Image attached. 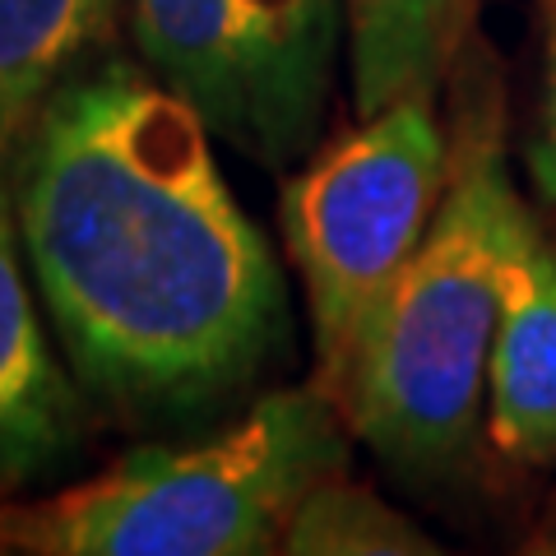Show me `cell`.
I'll return each instance as SVG.
<instances>
[{
	"mask_svg": "<svg viewBox=\"0 0 556 556\" xmlns=\"http://www.w3.org/2000/svg\"><path fill=\"white\" fill-rule=\"evenodd\" d=\"M38 298L84 394L190 417L288 353V283L214 159V130L139 61L75 70L10 149Z\"/></svg>",
	"mask_w": 556,
	"mask_h": 556,
	"instance_id": "6da1fadb",
	"label": "cell"
},
{
	"mask_svg": "<svg viewBox=\"0 0 556 556\" xmlns=\"http://www.w3.org/2000/svg\"><path fill=\"white\" fill-rule=\"evenodd\" d=\"M348 422L311 390H274L186 445H144L42 501H0V556H260L316 482L348 468Z\"/></svg>",
	"mask_w": 556,
	"mask_h": 556,
	"instance_id": "7a4b0ae2",
	"label": "cell"
},
{
	"mask_svg": "<svg viewBox=\"0 0 556 556\" xmlns=\"http://www.w3.org/2000/svg\"><path fill=\"white\" fill-rule=\"evenodd\" d=\"M529 208L486 126L455 135L445 200L362 343L343 422L380 459L431 473L459 455L486 404V362Z\"/></svg>",
	"mask_w": 556,
	"mask_h": 556,
	"instance_id": "3957f363",
	"label": "cell"
},
{
	"mask_svg": "<svg viewBox=\"0 0 556 556\" xmlns=\"http://www.w3.org/2000/svg\"><path fill=\"white\" fill-rule=\"evenodd\" d=\"M455 135L437 112V93H408L357 126L311 149L283 186L288 260L302 278L316 386L343 417L362 343L390 283L445 200Z\"/></svg>",
	"mask_w": 556,
	"mask_h": 556,
	"instance_id": "277c9868",
	"label": "cell"
},
{
	"mask_svg": "<svg viewBox=\"0 0 556 556\" xmlns=\"http://www.w3.org/2000/svg\"><path fill=\"white\" fill-rule=\"evenodd\" d=\"M135 51L214 139L260 167L311 159L334 93L348 0H126Z\"/></svg>",
	"mask_w": 556,
	"mask_h": 556,
	"instance_id": "5b68a950",
	"label": "cell"
},
{
	"mask_svg": "<svg viewBox=\"0 0 556 556\" xmlns=\"http://www.w3.org/2000/svg\"><path fill=\"white\" fill-rule=\"evenodd\" d=\"M84 399L61 371L24 278L20 218L0 172V482H38L75 459Z\"/></svg>",
	"mask_w": 556,
	"mask_h": 556,
	"instance_id": "8992f818",
	"label": "cell"
},
{
	"mask_svg": "<svg viewBox=\"0 0 556 556\" xmlns=\"http://www.w3.org/2000/svg\"><path fill=\"white\" fill-rule=\"evenodd\" d=\"M486 437L501 455H556V247L529 223L501 298L486 362Z\"/></svg>",
	"mask_w": 556,
	"mask_h": 556,
	"instance_id": "52a82bcc",
	"label": "cell"
},
{
	"mask_svg": "<svg viewBox=\"0 0 556 556\" xmlns=\"http://www.w3.org/2000/svg\"><path fill=\"white\" fill-rule=\"evenodd\" d=\"M473 0H348V70L357 116L408 93H441L459 61Z\"/></svg>",
	"mask_w": 556,
	"mask_h": 556,
	"instance_id": "ba28073f",
	"label": "cell"
},
{
	"mask_svg": "<svg viewBox=\"0 0 556 556\" xmlns=\"http://www.w3.org/2000/svg\"><path fill=\"white\" fill-rule=\"evenodd\" d=\"M121 0H0V144H20L51 89L112 38Z\"/></svg>",
	"mask_w": 556,
	"mask_h": 556,
	"instance_id": "9c48e42d",
	"label": "cell"
},
{
	"mask_svg": "<svg viewBox=\"0 0 556 556\" xmlns=\"http://www.w3.org/2000/svg\"><path fill=\"white\" fill-rule=\"evenodd\" d=\"M292 556H408V552H437V543L413 529L404 515L390 510L386 501L367 486L348 482L343 473L316 482L302 496L283 529V547Z\"/></svg>",
	"mask_w": 556,
	"mask_h": 556,
	"instance_id": "30bf717a",
	"label": "cell"
},
{
	"mask_svg": "<svg viewBox=\"0 0 556 556\" xmlns=\"http://www.w3.org/2000/svg\"><path fill=\"white\" fill-rule=\"evenodd\" d=\"M529 172L543 204L556 214V14L547 33V65H543V102H538V126L529 139Z\"/></svg>",
	"mask_w": 556,
	"mask_h": 556,
	"instance_id": "8fae6325",
	"label": "cell"
},
{
	"mask_svg": "<svg viewBox=\"0 0 556 556\" xmlns=\"http://www.w3.org/2000/svg\"><path fill=\"white\" fill-rule=\"evenodd\" d=\"M5 486H10V482H0V496H5Z\"/></svg>",
	"mask_w": 556,
	"mask_h": 556,
	"instance_id": "7c38bea8",
	"label": "cell"
},
{
	"mask_svg": "<svg viewBox=\"0 0 556 556\" xmlns=\"http://www.w3.org/2000/svg\"><path fill=\"white\" fill-rule=\"evenodd\" d=\"M0 159H5V144H0Z\"/></svg>",
	"mask_w": 556,
	"mask_h": 556,
	"instance_id": "4fadbf2b",
	"label": "cell"
}]
</instances>
